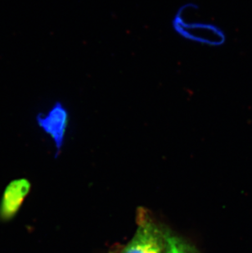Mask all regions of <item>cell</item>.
I'll use <instances>...</instances> for the list:
<instances>
[{
	"label": "cell",
	"mask_w": 252,
	"mask_h": 253,
	"mask_svg": "<svg viewBox=\"0 0 252 253\" xmlns=\"http://www.w3.org/2000/svg\"><path fill=\"white\" fill-rule=\"evenodd\" d=\"M138 224L134 236L122 253H167V233L148 215H138Z\"/></svg>",
	"instance_id": "cell-1"
},
{
	"label": "cell",
	"mask_w": 252,
	"mask_h": 253,
	"mask_svg": "<svg viewBox=\"0 0 252 253\" xmlns=\"http://www.w3.org/2000/svg\"><path fill=\"white\" fill-rule=\"evenodd\" d=\"M69 120V112L61 101L55 102L48 113H39L36 116L39 127L50 137L55 144L56 157L61 153L64 144Z\"/></svg>",
	"instance_id": "cell-2"
},
{
	"label": "cell",
	"mask_w": 252,
	"mask_h": 253,
	"mask_svg": "<svg viewBox=\"0 0 252 253\" xmlns=\"http://www.w3.org/2000/svg\"><path fill=\"white\" fill-rule=\"evenodd\" d=\"M167 253H198L194 249L178 237L167 234Z\"/></svg>",
	"instance_id": "cell-4"
},
{
	"label": "cell",
	"mask_w": 252,
	"mask_h": 253,
	"mask_svg": "<svg viewBox=\"0 0 252 253\" xmlns=\"http://www.w3.org/2000/svg\"><path fill=\"white\" fill-rule=\"evenodd\" d=\"M30 190L31 184L27 179H16L9 183L0 203V220L7 221L14 217Z\"/></svg>",
	"instance_id": "cell-3"
}]
</instances>
